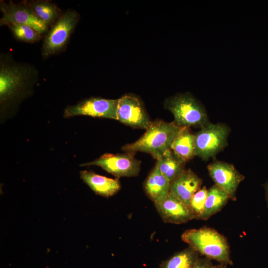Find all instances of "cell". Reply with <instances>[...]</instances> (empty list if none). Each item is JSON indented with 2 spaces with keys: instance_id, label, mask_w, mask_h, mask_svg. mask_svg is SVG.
I'll return each mask as SVG.
<instances>
[{
  "instance_id": "1",
  "label": "cell",
  "mask_w": 268,
  "mask_h": 268,
  "mask_svg": "<svg viewBox=\"0 0 268 268\" xmlns=\"http://www.w3.org/2000/svg\"><path fill=\"white\" fill-rule=\"evenodd\" d=\"M38 70L27 63L18 62L10 53L0 54V101L11 103L26 96L37 82Z\"/></svg>"
},
{
  "instance_id": "2",
  "label": "cell",
  "mask_w": 268,
  "mask_h": 268,
  "mask_svg": "<svg viewBox=\"0 0 268 268\" xmlns=\"http://www.w3.org/2000/svg\"><path fill=\"white\" fill-rule=\"evenodd\" d=\"M183 127L174 122L168 123L162 120L152 122L145 133L136 141L125 145L122 150L126 152H144L157 159L171 145Z\"/></svg>"
},
{
  "instance_id": "3",
  "label": "cell",
  "mask_w": 268,
  "mask_h": 268,
  "mask_svg": "<svg viewBox=\"0 0 268 268\" xmlns=\"http://www.w3.org/2000/svg\"><path fill=\"white\" fill-rule=\"evenodd\" d=\"M181 238L199 254L224 265H233L227 239L214 229L204 226L188 229L183 233Z\"/></svg>"
},
{
  "instance_id": "4",
  "label": "cell",
  "mask_w": 268,
  "mask_h": 268,
  "mask_svg": "<svg viewBox=\"0 0 268 268\" xmlns=\"http://www.w3.org/2000/svg\"><path fill=\"white\" fill-rule=\"evenodd\" d=\"M164 106L172 113L174 122L179 127L201 128L208 123L203 106L190 93L178 94L166 99Z\"/></svg>"
},
{
  "instance_id": "5",
  "label": "cell",
  "mask_w": 268,
  "mask_h": 268,
  "mask_svg": "<svg viewBox=\"0 0 268 268\" xmlns=\"http://www.w3.org/2000/svg\"><path fill=\"white\" fill-rule=\"evenodd\" d=\"M80 18L75 10L69 9L63 13L51 26L43 40L41 55L44 59L61 52L67 46Z\"/></svg>"
},
{
  "instance_id": "6",
  "label": "cell",
  "mask_w": 268,
  "mask_h": 268,
  "mask_svg": "<svg viewBox=\"0 0 268 268\" xmlns=\"http://www.w3.org/2000/svg\"><path fill=\"white\" fill-rule=\"evenodd\" d=\"M228 130L222 124L208 123L194 135L195 155L204 160L213 157L225 146Z\"/></svg>"
},
{
  "instance_id": "7",
  "label": "cell",
  "mask_w": 268,
  "mask_h": 268,
  "mask_svg": "<svg viewBox=\"0 0 268 268\" xmlns=\"http://www.w3.org/2000/svg\"><path fill=\"white\" fill-rule=\"evenodd\" d=\"M0 10L2 13L0 26L22 24L30 26L41 34H47L49 27L35 14L26 1L16 3L11 0L0 1Z\"/></svg>"
},
{
  "instance_id": "8",
  "label": "cell",
  "mask_w": 268,
  "mask_h": 268,
  "mask_svg": "<svg viewBox=\"0 0 268 268\" xmlns=\"http://www.w3.org/2000/svg\"><path fill=\"white\" fill-rule=\"evenodd\" d=\"M134 152L105 153L99 158L81 166H98L117 177H135L140 170V162L134 157Z\"/></svg>"
},
{
  "instance_id": "9",
  "label": "cell",
  "mask_w": 268,
  "mask_h": 268,
  "mask_svg": "<svg viewBox=\"0 0 268 268\" xmlns=\"http://www.w3.org/2000/svg\"><path fill=\"white\" fill-rule=\"evenodd\" d=\"M118 99L117 120L134 128L146 130L150 126L152 122L139 98L127 94Z\"/></svg>"
},
{
  "instance_id": "10",
  "label": "cell",
  "mask_w": 268,
  "mask_h": 268,
  "mask_svg": "<svg viewBox=\"0 0 268 268\" xmlns=\"http://www.w3.org/2000/svg\"><path fill=\"white\" fill-rule=\"evenodd\" d=\"M119 99L92 97L73 106L67 107L64 111L65 118L84 115L117 120Z\"/></svg>"
},
{
  "instance_id": "11",
  "label": "cell",
  "mask_w": 268,
  "mask_h": 268,
  "mask_svg": "<svg viewBox=\"0 0 268 268\" xmlns=\"http://www.w3.org/2000/svg\"><path fill=\"white\" fill-rule=\"evenodd\" d=\"M207 170L215 184L224 190L230 199L235 200L236 190L245 177L233 165L219 161L208 165Z\"/></svg>"
},
{
  "instance_id": "12",
  "label": "cell",
  "mask_w": 268,
  "mask_h": 268,
  "mask_svg": "<svg viewBox=\"0 0 268 268\" xmlns=\"http://www.w3.org/2000/svg\"><path fill=\"white\" fill-rule=\"evenodd\" d=\"M154 205L165 223L182 224L195 219L190 206L170 194Z\"/></svg>"
},
{
  "instance_id": "13",
  "label": "cell",
  "mask_w": 268,
  "mask_h": 268,
  "mask_svg": "<svg viewBox=\"0 0 268 268\" xmlns=\"http://www.w3.org/2000/svg\"><path fill=\"white\" fill-rule=\"evenodd\" d=\"M202 184V179L191 169H185L170 183V194L189 206L192 198Z\"/></svg>"
},
{
  "instance_id": "14",
  "label": "cell",
  "mask_w": 268,
  "mask_h": 268,
  "mask_svg": "<svg viewBox=\"0 0 268 268\" xmlns=\"http://www.w3.org/2000/svg\"><path fill=\"white\" fill-rule=\"evenodd\" d=\"M80 178L96 194L105 197L113 196L120 189L118 179L99 175L93 171H81Z\"/></svg>"
},
{
  "instance_id": "15",
  "label": "cell",
  "mask_w": 268,
  "mask_h": 268,
  "mask_svg": "<svg viewBox=\"0 0 268 268\" xmlns=\"http://www.w3.org/2000/svg\"><path fill=\"white\" fill-rule=\"evenodd\" d=\"M170 182L155 166L146 178L143 188L147 197L157 203L167 198L170 194Z\"/></svg>"
},
{
  "instance_id": "16",
  "label": "cell",
  "mask_w": 268,
  "mask_h": 268,
  "mask_svg": "<svg viewBox=\"0 0 268 268\" xmlns=\"http://www.w3.org/2000/svg\"><path fill=\"white\" fill-rule=\"evenodd\" d=\"M156 160L155 166L170 183L185 169L186 162L179 158L171 149Z\"/></svg>"
},
{
  "instance_id": "17",
  "label": "cell",
  "mask_w": 268,
  "mask_h": 268,
  "mask_svg": "<svg viewBox=\"0 0 268 268\" xmlns=\"http://www.w3.org/2000/svg\"><path fill=\"white\" fill-rule=\"evenodd\" d=\"M171 149L180 159L186 162L195 156L194 134L189 128L183 127L174 139Z\"/></svg>"
},
{
  "instance_id": "18",
  "label": "cell",
  "mask_w": 268,
  "mask_h": 268,
  "mask_svg": "<svg viewBox=\"0 0 268 268\" xmlns=\"http://www.w3.org/2000/svg\"><path fill=\"white\" fill-rule=\"evenodd\" d=\"M230 199L228 195L222 189L214 185L207 191V195L203 213L200 218L206 220L219 212Z\"/></svg>"
},
{
  "instance_id": "19",
  "label": "cell",
  "mask_w": 268,
  "mask_h": 268,
  "mask_svg": "<svg viewBox=\"0 0 268 268\" xmlns=\"http://www.w3.org/2000/svg\"><path fill=\"white\" fill-rule=\"evenodd\" d=\"M26 1L37 17L48 27L52 26L63 14L58 6L49 0Z\"/></svg>"
},
{
  "instance_id": "20",
  "label": "cell",
  "mask_w": 268,
  "mask_h": 268,
  "mask_svg": "<svg viewBox=\"0 0 268 268\" xmlns=\"http://www.w3.org/2000/svg\"><path fill=\"white\" fill-rule=\"evenodd\" d=\"M199 255L198 252L189 246L163 261L159 268H194Z\"/></svg>"
},
{
  "instance_id": "21",
  "label": "cell",
  "mask_w": 268,
  "mask_h": 268,
  "mask_svg": "<svg viewBox=\"0 0 268 268\" xmlns=\"http://www.w3.org/2000/svg\"><path fill=\"white\" fill-rule=\"evenodd\" d=\"M17 40L29 43H34L42 38V34L32 27L22 24H10L7 26Z\"/></svg>"
},
{
  "instance_id": "22",
  "label": "cell",
  "mask_w": 268,
  "mask_h": 268,
  "mask_svg": "<svg viewBox=\"0 0 268 268\" xmlns=\"http://www.w3.org/2000/svg\"><path fill=\"white\" fill-rule=\"evenodd\" d=\"M205 187H203L198 191L193 196L190 203V207L193 212L195 219H200L203 213L207 195Z\"/></svg>"
},
{
  "instance_id": "23",
  "label": "cell",
  "mask_w": 268,
  "mask_h": 268,
  "mask_svg": "<svg viewBox=\"0 0 268 268\" xmlns=\"http://www.w3.org/2000/svg\"><path fill=\"white\" fill-rule=\"evenodd\" d=\"M211 260L205 258H199L194 268H213Z\"/></svg>"
},
{
  "instance_id": "24",
  "label": "cell",
  "mask_w": 268,
  "mask_h": 268,
  "mask_svg": "<svg viewBox=\"0 0 268 268\" xmlns=\"http://www.w3.org/2000/svg\"><path fill=\"white\" fill-rule=\"evenodd\" d=\"M265 189L266 191V200L267 201L268 206V181L265 185Z\"/></svg>"
},
{
  "instance_id": "25",
  "label": "cell",
  "mask_w": 268,
  "mask_h": 268,
  "mask_svg": "<svg viewBox=\"0 0 268 268\" xmlns=\"http://www.w3.org/2000/svg\"><path fill=\"white\" fill-rule=\"evenodd\" d=\"M213 268H227L226 265L220 264L219 265L213 266Z\"/></svg>"
}]
</instances>
